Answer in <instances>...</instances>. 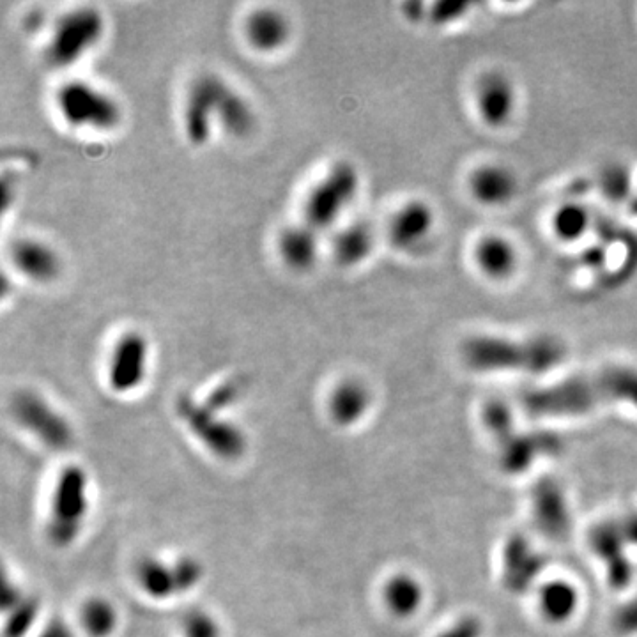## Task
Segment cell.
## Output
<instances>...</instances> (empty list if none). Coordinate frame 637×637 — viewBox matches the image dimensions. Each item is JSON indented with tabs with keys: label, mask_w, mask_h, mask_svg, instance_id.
<instances>
[{
	"label": "cell",
	"mask_w": 637,
	"mask_h": 637,
	"mask_svg": "<svg viewBox=\"0 0 637 637\" xmlns=\"http://www.w3.org/2000/svg\"><path fill=\"white\" fill-rule=\"evenodd\" d=\"M9 620L6 625V637H24L36 622L39 613L38 600L24 597L16 606L8 611Z\"/></svg>",
	"instance_id": "cell-30"
},
{
	"label": "cell",
	"mask_w": 637,
	"mask_h": 637,
	"mask_svg": "<svg viewBox=\"0 0 637 637\" xmlns=\"http://www.w3.org/2000/svg\"><path fill=\"white\" fill-rule=\"evenodd\" d=\"M600 192L604 193V197L611 202H620L625 200L630 195L632 190V177H630L629 170L622 167V165H613V167H607L602 174H600Z\"/></svg>",
	"instance_id": "cell-29"
},
{
	"label": "cell",
	"mask_w": 637,
	"mask_h": 637,
	"mask_svg": "<svg viewBox=\"0 0 637 637\" xmlns=\"http://www.w3.org/2000/svg\"><path fill=\"white\" fill-rule=\"evenodd\" d=\"M11 407L18 423L31 430L45 445L54 450H64L71 445L73 432L70 423L39 393L22 390L13 397Z\"/></svg>",
	"instance_id": "cell-10"
},
{
	"label": "cell",
	"mask_w": 637,
	"mask_h": 637,
	"mask_svg": "<svg viewBox=\"0 0 637 637\" xmlns=\"http://www.w3.org/2000/svg\"><path fill=\"white\" fill-rule=\"evenodd\" d=\"M476 114L491 128L510 123L519 103L515 84L501 71H489L476 80L473 91Z\"/></svg>",
	"instance_id": "cell-13"
},
{
	"label": "cell",
	"mask_w": 637,
	"mask_h": 637,
	"mask_svg": "<svg viewBox=\"0 0 637 637\" xmlns=\"http://www.w3.org/2000/svg\"><path fill=\"white\" fill-rule=\"evenodd\" d=\"M620 530H622L625 542L637 544V515H629V517L620 524Z\"/></svg>",
	"instance_id": "cell-37"
},
{
	"label": "cell",
	"mask_w": 637,
	"mask_h": 637,
	"mask_svg": "<svg viewBox=\"0 0 637 637\" xmlns=\"http://www.w3.org/2000/svg\"><path fill=\"white\" fill-rule=\"evenodd\" d=\"M361 188L358 169L347 160H337L308 188L301 204V222L323 234L340 227V220L351 208Z\"/></svg>",
	"instance_id": "cell-5"
},
{
	"label": "cell",
	"mask_w": 637,
	"mask_h": 637,
	"mask_svg": "<svg viewBox=\"0 0 637 637\" xmlns=\"http://www.w3.org/2000/svg\"><path fill=\"white\" fill-rule=\"evenodd\" d=\"M480 632H482V627H480L478 620H475V618H464L455 627L446 630L441 637H478Z\"/></svg>",
	"instance_id": "cell-35"
},
{
	"label": "cell",
	"mask_w": 637,
	"mask_h": 637,
	"mask_svg": "<svg viewBox=\"0 0 637 637\" xmlns=\"http://www.w3.org/2000/svg\"><path fill=\"white\" fill-rule=\"evenodd\" d=\"M533 515L538 528L553 538L568 531L567 499L554 480H542L533 491Z\"/></svg>",
	"instance_id": "cell-20"
},
{
	"label": "cell",
	"mask_w": 637,
	"mask_h": 637,
	"mask_svg": "<svg viewBox=\"0 0 637 637\" xmlns=\"http://www.w3.org/2000/svg\"><path fill=\"white\" fill-rule=\"evenodd\" d=\"M245 388L246 383L243 381V377H234V379H229V381L220 384L215 392L209 395V399L204 404L209 409H213L215 413H220L222 409H227L232 404H236L241 399L243 392H245Z\"/></svg>",
	"instance_id": "cell-31"
},
{
	"label": "cell",
	"mask_w": 637,
	"mask_h": 637,
	"mask_svg": "<svg viewBox=\"0 0 637 637\" xmlns=\"http://www.w3.org/2000/svg\"><path fill=\"white\" fill-rule=\"evenodd\" d=\"M384 600L393 614L400 618H407L418 611L422 604V586L416 583V579L406 574L392 577L390 583L384 588Z\"/></svg>",
	"instance_id": "cell-25"
},
{
	"label": "cell",
	"mask_w": 637,
	"mask_h": 637,
	"mask_svg": "<svg viewBox=\"0 0 637 637\" xmlns=\"http://www.w3.org/2000/svg\"><path fill=\"white\" fill-rule=\"evenodd\" d=\"M614 402L637 406V370L611 367L521 395L522 409L538 418L583 415L593 407Z\"/></svg>",
	"instance_id": "cell-2"
},
{
	"label": "cell",
	"mask_w": 637,
	"mask_h": 637,
	"mask_svg": "<svg viewBox=\"0 0 637 637\" xmlns=\"http://www.w3.org/2000/svg\"><path fill=\"white\" fill-rule=\"evenodd\" d=\"M149 370V342L137 330L121 333L108 353V386L119 393H133L144 384Z\"/></svg>",
	"instance_id": "cell-9"
},
{
	"label": "cell",
	"mask_w": 637,
	"mask_h": 637,
	"mask_svg": "<svg viewBox=\"0 0 637 637\" xmlns=\"http://www.w3.org/2000/svg\"><path fill=\"white\" fill-rule=\"evenodd\" d=\"M577 602L579 599H577L576 590L563 581L547 584L540 597L542 611L553 622L568 620L576 611Z\"/></svg>",
	"instance_id": "cell-27"
},
{
	"label": "cell",
	"mask_w": 637,
	"mask_h": 637,
	"mask_svg": "<svg viewBox=\"0 0 637 637\" xmlns=\"http://www.w3.org/2000/svg\"><path fill=\"white\" fill-rule=\"evenodd\" d=\"M80 620L89 636L108 637L117 627L116 607L107 600H89L82 609Z\"/></svg>",
	"instance_id": "cell-28"
},
{
	"label": "cell",
	"mask_w": 637,
	"mask_h": 637,
	"mask_svg": "<svg viewBox=\"0 0 637 637\" xmlns=\"http://www.w3.org/2000/svg\"><path fill=\"white\" fill-rule=\"evenodd\" d=\"M185 637H220V627L206 611H192L183 622Z\"/></svg>",
	"instance_id": "cell-32"
},
{
	"label": "cell",
	"mask_w": 637,
	"mask_h": 637,
	"mask_svg": "<svg viewBox=\"0 0 637 637\" xmlns=\"http://www.w3.org/2000/svg\"><path fill=\"white\" fill-rule=\"evenodd\" d=\"M89 512V476L80 466H68L55 484L48 533L55 545L73 544Z\"/></svg>",
	"instance_id": "cell-7"
},
{
	"label": "cell",
	"mask_w": 637,
	"mask_h": 637,
	"mask_svg": "<svg viewBox=\"0 0 637 637\" xmlns=\"http://www.w3.org/2000/svg\"><path fill=\"white\" fill-rule=\"evenodd\" d=\"M476 268L492 280H507L519 266V252L514 243L499 234H487L473 248Z\"/></svg>",
	"instance_id": "cell-19"
},
{
	"label": "cell",
	"mask_w": 637,
	"mask_h": 637,
	"mask_svg": "<svg viewBox=\"0 0 637 637\" xmlns=\"http://www.w3.org/2000/svg\"><path fill=\"white\" fill-rule=\"evenodd\" d=\"M176 409L177 415L188 425V429L218 457L234 461L245 453L246 438L243 430L238 429L234 423L222 420L206 404H199L190 395H181Z\"/></svg>",
	"instance_id": "cell-8"
},
{
	"label": "cell",
	"mask_w": 637,
	"mask_h": 637,
	"mask_svg": "<svg viewBox=\"0 0 637 637\" xmlns=\"http://www.w3.org/2000/svg\"><path fill=\"white\" fill-rule=\"evenodd\" d=\"M105 16L94 6H77L55 18L48 32L45 57L54 68H71L100 45Z\"/></svg>",
	"instance_id": "cell-6"
},
{
	"label": "cell",
	"mask_w": 637,
	"mask_h": 637,
	"mask_svg": "<svg viewBox=\"0 0 637 637\" xmlns=\"http://www.w3.org/2000/svg\"><path fill=\"white\" fill-rule=\"evenodd\" d=\"M616 629L622 634H636L637 632V600L623 606L614 618Z\"/></svg>",
	"instance_id": "cell-33"
},
{
	"label": "cell",
	"mask_w": 637,
	"mask_h": 637,
	"mask_svg": "<svg viewBox=\"0 0 637 637\" xmlns=\"http://www.w3.org/2000/svg\"><path fill=\"white\" fill-rule=\"evenodd\" d=\"M590 229V213L583 204L568 202L556 209L551 218V231L561 243H576Z\"/></svg>",
	"instance_id": "cell-26"
},
{
	"label": "cell",
	"mask_w": 637,
	"mask_h": 637,
	"mask_svg": "<svg viewBox=\"0 0 637 637\" xmlns=\"http://www.w3.org/2000/svg\"><path fill=\"white\" fill-rule=\"evenodd\" d=\"M275 246L285 268L305 273L319 261L321 234L305 222L289 223L278 232Z\"/></svg>",
	"instance_id": "cell-16"
},
{
	"label": "cell",
	"mask_w": 637,
	"mask_h": 637,
	"mask_svg": "<svg viewBox=\"0 0 637 637\" xmlns=\"http://www.w3.org/2000/svg\"><path fill=\"white\" fill-rule=\"evenodd\" d=\"M370 402L372 395L367 384L358 379H344L331 390L328 407L331 418L338 425L351 427L369 413Z\"/></svg>",
	"instance_id": "cell-22"
},
{
	"label": "cell",
	"mask_w": 637,
	"mask_h": 637,
	"mask_svg": "<svg viewBox=\"0 0 637 637\" xmlns=\"http://www.w3.org/2000/svg\"><path fill=\"white\" fill-rule=\"evenodd\" d=\"M542 570V560L526 538L514 537L505 549V583L514 591L526 590Z\"/></svg>",
	"instance_id": "cell-24"
},
{
	"label": "cell",
	"mask_w": 637,
	"mask_h": 637,
	"mask_svg": "<svg viewBox=\"0 0 637 637\" xmlns=\"http://www.w3.org/2000/svg\"><path fill=\"white\" fill-rule=\"evenodd\" d=\"M181 121L186 139L193 146L208 144L215 130H222L232 139H246L257 126L252 103L216 73H200L190 82Z\"/></svg>",
	"instance_id": "cell-1"
},
{
	"label": "cell",
	"mask_w": 637,
	"mask_h": 637,
	"mask_svg": "<svg viewBox=\"0 0 637 637\" xmlns=\"http://www.w3.org/2000/svg\"><path fill=\"white\" fill-rule=\"evenodd\" d=\"M54 107L71 130L107 133L123 121L119 101L98 84L85 78H68L54 93Z\"/></svg>",
	"instance_id": "cell-4"
},
{
	"label": "cell",
	"mask_w": 637,
	"mask_h": 637,
	"mask_svg": "<svg viewBox=\"0 0 637 637\" xmlns=\"http://www.w3.org/2000/svg\"><path fill=\"white\" fill-rule=\"evenodd\" d=\"M6 254L16 275L32 284H52L61 275V255L45 239L18 236L9 243Z\"/></svg>",
	"instance_id": "cell-12"
},
{
	"label": "cell",
	"mask_w": 637,
	"mask_h": 637,
	"mask_svg": "<svg viewBox=\"0 0 637 637\" xmlns=\"http://www.w3.org/2000/svg\"><path fill=\"white\" fill-rule=\"evenodd\" d=\"M39 637H75V634L66 623L55 620V622L48 623L47 629L43 630Z\"/></svg>",
	"instance_id": "cell-36"
},
{
	"label": "cell",
	"mask_w": 637,
	"mask_h": 637,
	"mask_svg": "<svg viewBox=\"0 0 637 637\" xmlns=\"http://www.w3.org/2000/svg\"><path fill=\"white\" fill-rule=\"evenodd\" d=\"M434 209L425 200L413 199L404 202L393 211L386 227L388 241L400 252H411L422 246L434 231Z\"/></svg>",
	"instance_id": "cell-14"
},
{
	"label": "cell",
	"mask_w": 637,
	"mask_h": 637,
	"mask_svg": "<svg viewBox=\"0 0 637 637\" xmlns=\"http://www.w3.org/2000/svg\"><path fill=\"white\" fill-rule=\"evenodd\" d=\"M501 462L510 473L526 471L531 462L544 453L554 452L558 439L551 434H515L514 430L499 438Z\"/></svg>",
	"instance_id": "cell-21"
},
{
	"label": "cell",
	"mask_w": 637,
	"mask_h": 637,
	"mask_svg": "<svg viewBox=\"0 0 637 637\" xmlns=\"http://www.w3.org/2000/svg\"><path fill=\"white\" fill-rule=\"evenodd\" d=\"M202 579V567L193 558H181L174 563L146 558L137 567L140 588L153 599H172L192 590Z\"/></svg>",
	"instance_id": "cell-11"
},
{
	"label": "cell",
	"mask_w": 637,
	"mask_h": 637,
	"mask_svg": "<svg viewBox=\"0 0 637 637\" xmlns=\"http://www.w3.org/2000/svg\"><path fill=\"white\" fill-rule=\"evenodd\" d=\"M376 241V231L369 222L354 220L340 225L331 236V259L342 268H356L372 255Z\"/></svg>",
	"instance_id": "cell-18"
},
{
	"label": "cell",
	"mask_w": 637,
	"mask_h": 637,
	"mask_svg": "<svg viewBox=\"0 0 637 637\" xmlns=\"http://www.w3.org/2000/svg\"><path fill=\"white\" fill-rule=\"evenodd\" d=\"M291 20L273 6L255 8L243 20V38L259 54H277L289 43Z\"/></svg>",
	"instance_id": "cell-15"
},
{
	"label": "cell",
	"mask_w": 637,
	"mask_h": 637,
	"mask_svg": "<svg viewBox=\"0 0 637 637\" xmlns=\"http://www.w3.org/2000/svg\"><path fill=\"white\" fill-rule=\"evenodd\" d=\"M468 4H461V2H441L434 6V22L436 24H446V22H452L455 18H459L462 15V11H466Z\"/></svg>",
	"instance_id": "cell-34"
},
{
	"label": "cell",
	"mask_w": 637,
	"mask_h": 637,
	"mask_svg": "<svg viewBox=\"0 0 637 637\" xmlns=\"http://www.w3.org/2000/svg\"><path fill=\"white\" fill-rule=\"evenodd\" d=\"M462 361L476 372H522L545 374L558 367L567 349L558 338L537 335L508 338L501 335H473L461 347Z\"/></svg>",
	"instance_id": "cell-3"
},
{
	"label": "cell",
	"mask_w": 637,
	"mask_h": 637,
	"mask_svg": "<svg viewBox=\"0 0 637 637\" xmlns=\"http://www.w3.org/2000/svg\"><path fill=\"white\" fill-rule=\"evenodd\" d=\"M519 181L514 170L501 163H485L469 176V192L487 208H501L514 200Z\"/></svg>",
	"instance_id": "cell-17"
},
{
	"label": "cell",
	"mask_w": 637,
	"mask_h": 637,
	"mask_svg": "<svg viewBox=\"0 0 637 637\" xmlns=\"http://www.w3.org/2000/svg\"><path fill=\"white\" fill-rule=\"evenodd\" d=\"M625 544L627 542L623 538L620 524H614V522L602 524L591 533V545L606 560L611 583L618 588L627 586L630 579L629 561L623 553Z\"/></svg>",
	"instance_id": "cell-23"
}]
</instances>
